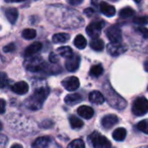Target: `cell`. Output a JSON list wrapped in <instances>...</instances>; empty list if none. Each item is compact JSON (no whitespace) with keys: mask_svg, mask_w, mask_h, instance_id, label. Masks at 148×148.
<instances>
[{"mask_svg":"<svg viewBox=\"0 0 148 148\" xmlns=\"http://www.w3.org/2000/svg\"><path fill=\"white\" fill-rule=\"evenodd\" d=\"M46 16L54 25L63 29H77L84 24V20L78 11L61 4L49 6Z\"/></svg>","mask_w":148,"mask_h":148,"instance_id":"1","label":"cell"},{"mask_svg":"<svg viewBox=\"0 0 148 148\" xmlns=\"http://www.w3.org/2000/svg\"><path fill=\"white\" fill-rule=\"evenodd\" d=\"M49 94V88L48 87H40L36 88L33 95H30L24 102L25 107L29 110H38L40 109L45 100Z\"/></svg>","mask_w":148,"mask_h":148,"instance_id":"2","label":"cell"},{"mask_svg":"<svg viewBox=\"0 0 148 148\" xmlns=\"http://www.w3.org/2000/svg\"><path fill=\"white\" fill-rule=\"evenodd\" d=\"M103 91H104V94H105V96L107 98L108 104L112 108L117 110L125 109V108L127 105L126 100L123 97H121L115 90H114V88H112V86L110 85L108 82H106L104 83Z\"/></svg>","mask_w":148,"mask_h":148,"instance_id":"3","label":"cell"},{"mask_svg":"<svg viewBox=\"0 0 148 148\" xmlns=\"http://www.w3.org/2000/svg\"><path fill=\"white\" fill-rule=\"evenodd\" d=\"M24 68L30 72H41L46 69V62L42 57L33 56L29 57L23 62Z\"/></svg>","mask_w":148,"mask_h":148,"instance_id":"4","label":"cell"},{"mask_svg":"<svg viewBox=\"0 0 148 148\" xmlns=\"http://www.w3.org/2000/svg\"><path fill=\"white\" fill-rule=\"evenodd\" d=\"M88 140L94 148H111L110 141L98 132H94L88 136Z\"/></svg>","mask_w":148,"mask_h":148,"instance_id":"5","label":"cell"},{"mask_svg":"<svg viewBox=\"0 0 148 148\" xmlns=\"http://www.w3.org/2000/svg\"><path fill=\"white\" fill-rule=\"evenodd\" d=\"M132 112L136 116H143L148 113V100L145 97H138L133 103Z\"/></svg>","mask_w":148,"mask_h":148,"instance_id":"6","label":"cell"},{"mask_svg":"<svg viewBox=\"0 0 148 148\" xmlns=\"http://www.w3.org/2000/svg\"><path fill=\"white\" fill-rule=\"evenodd\" d=\"M104 26H105V22L103 20L94 21L88 25V27L86 28V32L90 37L98 38Z\"/></svg>","mask_w":148,"mask_h":148,"instance_id":"7","label":"cell"},{"mask_svg":"<svg viewBox=\"0 0 148 148\" xmlns=\"http://www.w3.org/2000/svg\"><path fill=\"white\" fill-rule=\"evenodd\" d=\"M106 35L111 42H121L122 41V33L117 25L109 27L106 30Z\"/></svg>","mask_w":148,"mask_h":148,"instance_id":"8","label":"cell"},{"mask_svg":"<svg viewBox=\"0 0 148 148\" xmlns=\"http://www.w3.org/2000/svg\"><path fill=\"white\" fill-rule=\"evenodd\" d=\"M107 49L112 56H119L127 50V47L122 42H110Z\"/></svg>","mask_w":148,"mask_h":148,"instance_id":"9","label":"cell"},{"mask_svg":"<svg viewBox=\"0 0 148 148\" xmlns=\"http://www.w3.org/2000/svg\"><path fill=\"white\" fill-rule=\"evenodd\" d=\"M62 85L68 91H75L80 87V81L75 76H69L62 82Z\"/></svg>","mask_w":148,"mask_h":148,"instance_id":"10","label":"cell"},{"mask_svg":"<svg viewBox=\"0 0 148 148\" xmlns=\"http://www.w3.org/2000/svg\"><path fill=\"white\" fill-rule=\"evenodd\" d=\"M81 62V57L78 55H73L71 57L68 58L65 62V67L68 71L75 72L79 69Z\"/></svg>","mask_w":148,"mask_h":148,"instance_id":"11","label":"cell"},{"mask_svg":"<svg viewBox=\"0 0 148 148\" xmlns=\"http://www.w3.org/2000/svg\"><path fill=\"white\" fill-rule=\"evenodd\" d=\"M119 120L118 117L114 114H108L105 115L102 119H101V125L104 128L106 129H110L112 128L114 125H116L118 123Z\"/></svg>","mask_w":148,"mask_h":148,"instance_id":"12","label":"cell"},{"mask_svg":"<svg viewBox=\"0 0 148 148\" xmlns=\"http://www.w3.org/2000/svg\"><path fill=\"white\" fill-rule=\"evenodd\" d=\"M11 90L19 95H23L28 93L29 91V85L26 82H18L16 83H15L14 85L11 86Z\"/></svg>","mask_w":148,"mask_h":148,"instance_id":"13","label":"cell"},{"mask_svg":"<svg viewBox=\"0 0 148 148\" xmlns=\"http://www.w3.org/2000/svg\"><path fill=\"white\" fill-rule=\"evenodd\" d=\"M42 48V44L40 42H33L32 44H30L29 46H28L25 50H24V56L30 57L33 56V55H36V53H38Z\"/></svg>","mask_w":148,"mask_h":148,"instance_id":"14","label":"cell"},{"mask_svg":"<svg viewBox=\"0 0 148 148\" xmlns=\"http://www.w3.org/2000/svg\"><path fill=\"white\" fill-rule=\"evenodd\" d=\"M77 113H78V114L81 117H82V118H84L86 120H89V119H91L94 116L95 111H94V109L91 107H88V106H81L77 109Z\"/></svg>","mask_w":148,"mask_h":148,"instance_id":"15","label":"cell"},{"mask_svg":"<svg viewBox=\"0 0 148 148\" xmlns=\"http://www.w3.org/2000/svg\"><path fill=\"white\" fill-rule=\"evenodd\" d=\"M100 10L102 14H104L107 16H113L115 15V12H116L115 8L113 5H111L106 2H101Z\"/></svg>","mask_w":148,"mask_h":148,"instance_id":"16","label":"cell"},{"mask_svg":"<svg viewBox=\"0 0 148 148\" xmlns=\"http://www.w3.org/2000/svg\"><path fill=\"white\" fill-rule=\"evenodd\" d=\"M88 99H89L90 102H92L94 104H96V105L102 104L105 101L104 95L101 92H99V91H93V92H91L89 94Z\"/></svg>","mask_w":148,"mask_h":148,"instance_id":"17","label":"cell"},{"mask_svg":"<svg viewBox=\"0 0 148 148\" xmlns=\"http://www.w3.org/2000/svg\"><path fill=\"white\" fill-rule=\"evenodd\" d=\"M51 139L48 136H42L37 138L32 144L33 148H47L49 147Z\"/></svg>","mask_w":148,"mask_h":148,"instance_id":"18","label":"cell"},{"mask_svg":"<svg viewBox=\"0 0 148 148\" xmlns=\"http://www.w3.org/2000/svg\"><path fill=\"white\" fill-rule=\"evenodd\" d=\"M4 14L6 18L10 23H15L18 17V11L15 8H8L4 10Z\"/></svg>","mask_w":148,"mask_h":148,"instance_id":"19","label":"cell"},{"mask_svg":"<svg viewBox=\"0 0 148 148\" xmlns=\"http://www.w3.org/2000/svg\"><path fill=\"white\" fill-rule=\"evenodd\" d=\"M82 101V95L80 94H71V95H68L65 97V99H64L65 103L68 104V105H70V106L78 104Z\"/></svg>","mask_w":148,"mask_h":148,"instance_id":"20","label":"cell"},{"mask_svg":"<svg viewBox=\"0 0 148 148\" xmlns=\"http://www.w3.org/2000/svg\"><path fill=\"white\" fill-rule=\"evenodd\" d=\"M70 39V36L67 33H57L52 37V41L55 43H64Z\"/></svg>","mask_w":148,"mask_h":148,"instance_id":"21","label":"cell"},{"mask_svg":"<svg viewBox=\"0 0 148 148\" xmlns=\"http://www.w3.org/2000/svg\"><path fill=\"white\" fill-rule=\"evenodd\" d=\"M127 136V130L123 127H119L115 129L113 133V138L116 141H123Z\"/></svg>","mask_w":148,"mask_h":148,"instance_id":"22","label":"cell"},{"mask_svg":"<svg viewBox=\"0 0 148 148\" xmlns=\"http://www.w3.org/2000/svg\"><path fill=\"white\" fill-rule=\"evenodd\" d=\"M90 47L95 51H101L104 49V42L99 38H93L90 42Z\"/></svg>","mask_w":148,"mask_h":148,"instance_id":"23","label":"cell"},{"mask_svg":"<svg viewBox=\"0 0 148 148\" xmlns=\"http://www.w3.org/2000/svg\"><path fill=\"white\" fill-rule=\"evenodd\" d=\"M57 53H59V55L62 57H65V58H69L71 57L74 53H73V50L69 46H63V47H60L57 49Z\"/></svg>","mask_w":148,"mask_h":148,"instance_id":"24","label":"cell"},{"mask_svg":"<svg viewBox=\"0 0 148 148\" xmlns=\"http://www.w3.org/2000/svg\"><path fill=\"white\" fill-rule=\"evenodd\" d=\"M74 44L79 49H83L87 46V40L82 35H78L74 40Z\"/></svg>","mask_w":148,"mask_h":148,"instance_id":"25","label":"cell"},{"mask_svg":"<svg viewBox=\"0 0 148 148\" xmlns=\"http://www.w3.org/2000/svg\"><path fill=\"white\" fill-rule=\"evenodd\" d=\"M103 67L101 64H96V65H94L90 71H89V75L93 77H99L101 76L102 74H103Z\"/></svg>","mask_w":148,"mask_h":148,"instance_id":"26","label":"cell"},{"mask_svg":"<svg viewBox=\"0 0 148 148\" xmlns=\"http://www.w3.org/2000/svg\"><path fill=\"white\" fill-rule=\"evenodd\" d=\"M69 123H70V126L72 128L74 129H78V128H81L83 127V121L82 120H80L78 117L75 116V115H72L69 117Z\"/></svg>","mask_w":148,"mask_h":148,"instance_id":"27","label":"cell"},{"mask_svg":"<svg viewBox=\"0 0 148 148\" xmlns=\"http://www.w3.org/2000/svg\"><path fill=\"white\" fill-rule=\"evenodd\" d=\"M135 14V11L131 7H125L120 11V16L122 18H129Z\"/></svg>","mask_w":148,"mask_h":148,"instance_id":"28","label":"cell"},{"mask_svg":"<svg viewBox=\"0 0 148 148\" xmlns=\"http://www.w3.org/2000/svg\"><path fill=\"white\" fill-rule=\"evenodd\" d=\"M22 36L24 39L27 40H32L36 37V31L33 29H26L24 30H23L22 32Z\"/></svg>","mask_w":148,"mask_h":148,"instance_id":"29","label":"cell"},{"mask_svg":"<svg viewBox=\"0 0 148 148\" xmlns=\"http://www.w3.org/2000/svg\"><path fill=\"white\" fill-rule=\"evenodd\" d=\"M136 128L146 134H148V120H143L141 121H140L137 125H136Z\"/></svg>","mask_w":148,"mask_h":148,"instance_id":"30","label":"cell"},{"mask_svg":"<svg viewBox=\"0 0 148 148\" xmlns=\"http://www.w3.org/2000/svg\"><path fill=\"white\" fill-rule=\"evenodd\" d=\"M68 148H85V143L82 140L77 139L70 142L68 146Z\"/></svg>","mask_w":148,"mask_h":148,"instance_id":"31","label":"cell"},{"mask_svg":"<svg viewBox=\"0 0 148 148\" xmlns=\"http://www.w3.org/2000/svg\"><path fill=\"white\" fill-rule=\"evenodd\" d=\"M8 76L4 72H0V88H3L8 85Z\"/></svg>","mask_w":148,"mask_h":148,"instance_id":"32","label":"cell"},{"mask_svg":"<svg viewBox=\"0 0 148 148\" xmlns=\"http://www.w3.org/2000/svg\"><path fill=\"white\" fill-rule=\"evenodd\" d=\"M135 32L141 35L144 39H148V29L147 28H144L141 26L137 27V28H135Z\"/></svg>","mask_w":148,"mask_h":148,"instance_id":"33","label":"cell"},{"mask_svg":"<svg viewBox=\"0 0 148 148\" xmlns=\"http://www.w3.org/2000/svg\"><path fill=\"white\" fill-rule=\"evenodd\" d=\"M134 23L139 25H146L148 23V16H138L134 19Z\"/></svg>","mask_w":148,"mask_h":148,"instance_id":"34","label":"cell"},{"mask_svg":"<svg viewBox=\"0 0 148 148\" xmlns=\"http://www.w3.org/2000/svg\"><path fill=\"white\" fill-rule=\"evenodd\" d=\"M8 142V139L5 135L0 134V148H5Z\"/></svg>","mask_w":148,"mask_h":148,"instance_id":"35","label":"cell"},{"mask_svg":"<svg viewBox=\"0 0 148 148\" xmlns=\"http://www.w3.org/2000/svg\"><path fill=\"white\" fill-rule=\"evenodd\" d=\"M14 50H15V44L13 42H11V43H10V44L3 47V51L5 53H10V52L14 51Z\"/></svg>","mask_w":148,"mask_h":148,"instance_id":"36","label":"cell"},{"mask_svg":"<svg viewBox=\"0 0 148 148\" xmlns=\"http://www.w3.org/2000/svg\"><path fill=\"white\" fill-rule=\"evenodd\" d=\"M49 60L50 62L56 63V62H57L59 61V58H58V56H56V53L52 52V53H50V56H49Z\"/></svg>","mask_w":148,"mask_h":148,"instance_id":"37","label":"cell"},{"mask_svg":"<svg viewBox=\"0 0 148 148\" xmlns=\"http://www.w3.org/2000/svg\"><path fill=\"white\" fill-rule=\"evenodd\" d=\"M6 102L3 99H0V114H3L5 112Z\"/></svg>","mask_w":148,"mask_h":148,"instance_id":"38","label":"cell"},{"mask_svg":"<svg viewBox=\"0 0 148 148\" xmlns=\"http://www.w3.org/2000/svg\"><path fill=\"white\" fill-rule=\"evenodd\" d=\"M40 126L42 127H44V128H49V127H50L51 126H53V123H52L50 121H44L42 123H41Z\"/></svg>","mask_w":148,"mask_h":148,"instance_id":"39","label":"cell"},{"mask_svg":"<svg viewBox=\"0 0 148 148\" xmlns=\"http://www.w3.org/2000/svg\"><path fill=\"white\" fill-rule=\"evenodd\" d=\"M82 2H83V0H68V3H69L70 5H73V6L79 5V4H81Z\"/></svg>","mask_w":148,"mask_h":148,"instance_id":"40","label":"cell"},{"mask_svg":"<svg viewBox=\"0 0 148 148\" xmlns=\"http://www.w3.org/2000/svg\"><path fill=\"white\" fill-rule=\"evenodd\" d=\"M94 13H95V10L92 8H88L84 10V14H86L88 16H91Z\"/></svg>","mask_w":148,"mask_h":148,"instance_id":"41","label":"cell"},{"mask_svg":"<svg viewBox=\"0 0 148 148\" xmlns=\"http://www.w3.org/2000/svg\"><path fill=\"white\" fill-rule=\"evenodd\" d=\"M6 3H19V2H23L25 0H4Z\"/></svg>","mask_w":148,"mask_h":148,"instance_id":"42","label":"cell"},{"mask_svg":"<svg viewBox=\"0 0 148 148\" xmlns=\"http://www.w3.org/2000/svg\"><path fill=\"white\" fill-rule=\"evenodd\" d=\"M144 68H145V70L148 72V59L147 60H146V62H145V63H144Z\"/></svg>","mask_w":148,"mask_h":148,"instance_id":"43","label":"cell"},{"mask_svg":"<svg viewBox=\"0 0 148 148\" xmlns=\"http://www.w3.org/2000/svg\"><path fill=\"white\" fill-rule=\"evenodd\" d=\"M10 148H23V147L20 144H14V145L11 146Z\"/></svg>","mask_w":148,"mask_h":148,"instance_id":"44","label":"cell"},{"mask_svg":"<svg viewBox=\"0 0 148 148\" xmlns=\"http://www.w3.org/2000/svg\"><path fill=\"white\" fill-rule=\"evenodd\" d=\"M91 2H92V3H93V4L96 5V4H97V3L99 2V0H91Z\"/></svg>","mask_w":148,"mask_h":148,"instance_id":"45","label":"cell"},{"mask_svg":"<svg viewBox=\"0 0 148 148\" xmlns=\"http://www.w3.org/2000/svg\"><path fill=\"white\" fill-rule=\"evenodd\" d=\"M2 129H3V124H2V123L0 122V131H1Z\"/></svg>","mask_w":148,"mask_h":148,"instance_id":"46","label":"cell"},{"mask_svg":"<svg viewBox=\"0 0 148 148\" xmlns=\"http://www.w3.org/2000/svg\"><path fill=\"white\" fill-rule=\"evenodd\" d=\"M138 148H148V146H144V147H140Z\"/></svg>","mask_w":148,"mask_h":148,"instance_id":"47","label":"cell"},{"mask_svg":"<svg viewBox=\"0 0 148 148\" xmlns=\"http://www.w3.org/2000/svg\"><path fill=\"white\" fill-rule=\"evenodd\" d=\"M2 62H3V59H2V57L0 56V64H1Z\"/></svg>","mask_w":148,"mask_h":148,"instance_id":"48","label":"cell"},{"mask_svg":"<svg viewBox=\"0 0 148 148\" xmlns=\"http://www.w3.org/2000/svg\"><path fill=\"white\" fill-rule=\"evenodd\" d=\"M134 1H135L136 3H140V2L141 0H134Z\"/></svg>","mask_w":148,"mask_h":148,"instance_id":"49","label":"cell"},{"mask_svg":"<svg viewBox=\"0 0 148 148\" xmlns=\"http://www.w3.org/2000/svg\"><path fill=\"white\" fill-rule=\"evenodd\" d=\"M112 1H115V0H112Z\"/></svg>","mask_w":148,"mask_h":148,"instance_id":"50","label":"cell"},{"mask_svg":"<svg viewBox=\"0 0 148 148\" xmlns=\"http://www.w3.org/2000/svg\"><path fill=\"white\" fill-rule=\"evenodd\" d=\"M147 89H148V88H147Z\"/></svg>","mask_w":148,"mask_h":148,"instance_id":"51","label":"cell"}]
</instances>
